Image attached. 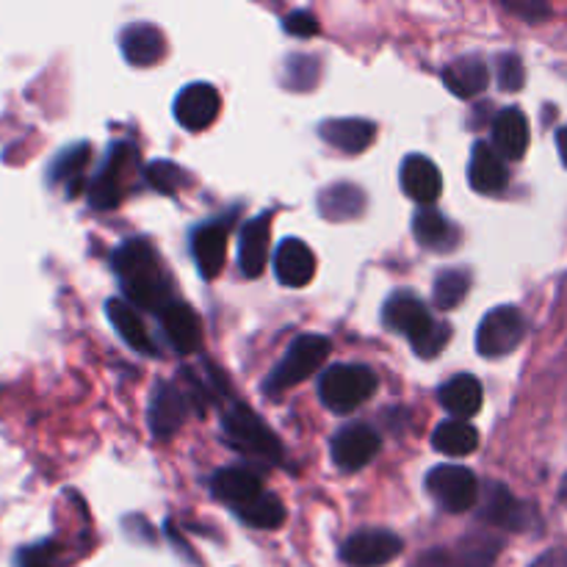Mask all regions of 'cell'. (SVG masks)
Segmentation results:
<instances>
[{
    "mask_svg": "<svg viewBox=\"0 0 567 567\" xmlns=\"http://www.w3.org/2000/svg\"><path fill=\"white\" fill-rule=\"evenodd\" d=\"M111 264H114L116 277L122 280V288H125L133 308L161 313L166 305L175 302L169 297V280H166L161 258L147 241H142V238L125 241L114 252Z\"/></svg>",
    "mask_w": 567,
    "mask_h": 567,
    "instance_id": "1",
    "label": "cell"
},
{
    "mask_svg": "<svg viewBox=\"0 0 567 567\" xmlns=\"http://www.w3.org/2000/svg\"><path fill=\"white\" fill-rule=\"evenodd\" d=\"M382 321H385L388 330L408 338L413 352L424 360L441 354L446 343L452 341V327L446 321L432 319L426 305L421 299L410 297V293H396V297L388 299L385 310H382Z\"/></svg>",
    "mask_w": 567,
    "mask_h": 567,
    "instance_id": "2",
    "label": "cell"
},
{
    "mask_svg": "<svg viewBox=\"0 0 567 567\" xmlns=\"http://www.w3.org/2000/svg\"><path fill=\"white\" fill-rule=\"evenodd\" d=\"M377 391V374L369 365H349L338 363L321 374L319 396L324 408L332 413H352L360 404L369 402Z\"/></svg>",
    "mask_w": 567,
    "mask_h": 567,
    "instance_id": "3",
    "label": "cell"
},
{
    "mask_svg": "<svg viewBox=\"0 0 567 567\" xmlns=\"http://www.w3.org/2000/svg\"><path fill=\"white\" fill-rule=\"evenodd\" d=\"M221 430H225V437L230 441V446L238 449L241 454H247V457L264 460V463H280V441H277L275 432H271L252 410L244 408V404H230V410L221 415Z\"/></svg>",
    "mask_w": 567,
    "mask_h": 567,
    "instance_id": "4",
    "label": "cell"
},
{
    "mask_svg": "<svg viewBox=\"0 0 567 567\" xmlns=\"http://www.w3.org/2000/svg\"><path fill=\"white\" fill-rule=\"evenodd\" d=\"M327 354H330V341L324 336H299L286 352V358L280 360V365L269 374L264 391L269 396H277V393L299 385L324 365Z\"/></svg>",
    "mask_w": 567,
    "mask_h": 567,
    "instance_id": "5",
    "label": "cell"
},
{
    "mask_svg": "<svg viewBox=\"0 0 567 567\" xmlns=\"http://www.w3.org/2000/svg\"><path fill=\"white\" fill-rule=\"evenodd\" d=\"M136 150L127 147V144H114L105 158L103 169L97 172L92 183H89L86 194L92 208L97 210H111L122 203V194H125L127 177H133L136 169Z\"/></svg>",
    "mask_w": 567,
    "mask_h": 567,
    "instance_id": "6",
    "label": "cell"
},
{
    "mask_svg": "<svg viewBox=\"0 0 567 567\" xmlns=\"http://www.w3.org/2000/svg\"><path fill=\"white\" fill-rule=\"evenodd\" d=\"M526 338V319L518 308H504L491 310L482 319L480 332H476V349L482 358H504V354L515 352Z\"/></svg>",
    "mask_w": 567,
    "mask_h": 567,
    "instance_id": "7",
    "label": "cell"
},
{
    "mask_svg": "<svg viewBox=\"0 0 567 567\" xmlns=\"http://www.w3.org/2000/svg\"><path fill=\"white\" fill-rule=\"evenodd\" d=\"M426 491L446 513H468L480 502V482L463 465H437L426 474Z\"/></svg>",
    "mask_w": 567,
    "mask_h": 567,
    "instance_id": "8",
    "label": "cell"
},
{
    "mask_svg": "<svg viewBox=\"0 0 567 567\" xmlns=\"http://www.w3.org/2000/svg\"><path fill=\"white\" fill-rule=\"evenodd\" d=\"M404 543L393 532L363 529L349 537L341 548V559L352 567H382L402 554Z\"/></svg>",
    "mask_w": 567,
    "mask_h": 567,
    "instance_id": "9",
    "label": "cell"
},
{
    "mask_svg": "<svg viewBox=\"0 0 567 567\" xmlns=\"http://www.w3.org/2000/svg\"><path fill=\"white\" fill-rule=\"evenodd\" d=\"M377 452H380V437L365 424H349L332 437V463L343 474L365 468L377 457Z\"/></svg>",
    "mask_w": 567,
    "mask_h": 567,
    "instance_id": "10",
    "label": "cell"
},
{
    "mask_svg": "<svg viewBox=\"0 0 567 567\" xmlns=\"http://www.w3.org/2000/svg\"><path fill=\"white\" fill-rule=\"evenodd\" d=\"M221 97L210 83H188L175 100V116L186 131H205L216 122Z\"/></svg>",
    "mask_w": 567,
    "mask_h": 567,
    "instance_id": "11",
    "label": "cell"
},
{
    "mask_svg": "<svg viewBox=\"0 0 567 567\" xmlns=\"http://www.w3.org/2000/svg\"><path fill=\"white\" fill-rule=\"evenodd\" d=\"M186 419L188 402L181 393V388H175L172 382H158L153 402H150V430H153V435L166 441V437H172L181 430Z\"/></svg>",
    "mask_w": 567,
    "mask_h": 567,
    "instance_id": "12",
    "label": "cell"
},
{
    "mask_svg": "<svg viewBox=\"0 0 567 567\" xmlns=\"http://www.w3.org/2000/svg\"><path fill=\"white\" fill-rule=\"evenodd\" d=\"M277 280L286 288H305L316 275V255L299 238H286L275 255Z\"/></svg>",
    "mask_w": 567,
    "mask_h": 567,
    "instance_id": "13",
    "label": "cell"
},
{
    "mask_svg": "<svg viewBox=\"0 0 567 567\" xmlns=\"http://www.w3.org/2000/svg\"><path fill=\"white\" fill-rule=\"evenodd\" d=\"M482 520L498 526V529L524 532L529 529V524L535 520V513H532V507L520 504L507 487L493 485L491 491H487L485 504H482Z\"/></svg>",
    "mask_w": 567,
    "mask_h": 567,
    "instance_id": "14",
    "label": "cell"
},
{
    "mask_svg": "<svg viewBox=\"0 0 567 567\" xmlns=\"http://www.w3.org/2000/svg\"><path fill=\"white\" fill-rule=\"evenodd\" d=\"M161 327H164L166 338L172 347L181 354H194L203 347V324H199L197 313L183 302H169L158 313Z\"/></svg>",
    "mask_w": 567,
    "mask_h": 567,
    "instance_id": "15",
    "label": "cell"
},
{
    "mask_svg": "<svg viewBox=\"0 0 567 567\" xmlns=\"http://www.w3.org/2000/svg\"><path fill=\"white\" fill-rule=\"evenodd\" d=\"M120 48L133 66H153L166 55V39L150 22H136L122 31Z\"/></svg>",
    "mask_w": 567,
    "mask_h": 567,
    "instance_id": "16",
    "label": "cell"
},
{
    "mask_svg": "<svg viewBox=\"0 0 567 567\" xmlns=\"http://www.w3.org/2000/svg\"><path fill=\"white\" fill-rule=\"evenodd\" d=\"M192 252L197 260L199 271H203L205 280H214L221 275L227 258V225L225 221H210L203 225L199 230H194L192 236Z\"/></svg>",
    "mask_w": 567,
    "mask_h": 567,
    "instance_id": "17",
    "label": "cell"
},
{
    "mask_svg": "<svg viewBox=\"0 0 567 567\" xmlns=\"http://www.w3.org/2000/svg\"><path fill=\"white\" fill-rule=\"evenodd\" d=\"M402 188L410 199L421 205H432L441 197V169L426 155H408L402 164Z\"/></svg>",
    "mask_w": 567,
    "mask_h": 567,
    "instance_id": "18",
    "label": "cell"
},
{
    "mask_svg": "<svg viewBox=\"0 0 567 567\" xmlns=\"http://www.w3.org/2000/svg\"><path fill=\"white\" fill-rule=\"evenodd\" d=\"M493 144L496 153L507 161H520L529 150V120L520 109L509 105L493 122Z\"/></svg>",
    "mask_w": 567,
    "mask_h": 567,
    "instance_id": "19",
    "label": "cell"
},
{
    "mask_svg": "<svg viewBox=\"0 0 567 567\" xmlns=\"http://www.w3.org/2000/svg\"><path fill=\"white\" fill-rule=\"evenodd\" d=\"M468 177H471V186H474V192H480V194H502L509 183L507 164H504L502 155H498L496 150L485 142L474 144Z\"/></svg>",
    "mask_w": 567,
    "mask_h": 567,
    "instance_id": "20",
    "label": "cell"
},
{
    "mask_svg": "<svg viewBox=\"0 0 567 567\" xmlns=\"http://www.w3.org/2000/svg\"><path fill=\"white\" fill-rule=\"evenodd\" d=\"M269 233L271 214L255 216L241 230V249H238V264H241L244 277H260L269 258Z\"/></svg>",
    "mask_w": 567,
    "mask_h": 567,
    "instance_id": "21",
    "label": "cell"
},
{
    "mask_svg": "<svg viewBox=\"0 0 567 567\" xmlns=\"http://www.w3.org/2000/svg\"><path fill=\"white\" fill-rule=\"evenodd\" d=\"M487 81H491V72L482 55H463L443 70V83L454 97H476L485 92Z\"/></svg>",
    "mask_w": 567,
    "mask_h": 567,
    "instance_id": "22",
    "label": "cell"
},
{
    "mask_svg": "<svg viewBox=\"0 0 567 567\" xmlns=\"http://www.w3.org/2000/svg\"><path fill=\"white\" fill-rule=\"evenodd\" d=\"M105 313H109L111 324H114V330L120 332L127 347L136 349L138 354H155L153 338H150L142 316H138V310L131 302H125V299H109Z\"/></svg>",
    "mask_w": 567,
    "mask_h": 567,
    "instance_id": "23",
    "label": "cell"
},
{
    "mask_svg": "<svg viewBox=\"0 0 567 567\" xmlns=\"http://www.w3.org/2000/svg\"><path fill=\"white\" fill-rule=\"evenodd\" d=\"M89 161H92V147L89 144H75V147L64 150L50 164V183L53 186H64L66 197H78L83 192V186H86Z\"/></svg>",
    "mask_w": 567,
    "mask_h": 567,
    "instance_id": "24",
    "label": "cell"
},
{
    "mask_svg": "<svg viewBox=\"0 0 567 567\" xmlns=\"http://www.w3.org/2000/svg\"><path fill=\"white\" fill-rule=\"evenodd\" d=\"M437 399H441V404L454 415V419L465 421L471 419V415L480 413L485 393H482V385L476 377L460 374L454 377V380H449L446 385L437 391Z\"/></svg>",
    "mask_w": 567,
    "mask_h": 567,
    "instance_id": "25",
    "label": "cell"
},
{
    "mask_svg": "<svg viewBox=\"0 0 567 567\" xmlns=\"http://www.w3.org/2000/svg\"><path fill=\"white\" fill-rule=\"evenodd\" d=\"M321 138L341 153H363L371 147L377 136V127L365 120H330L321 122Z\"/></svg>",
    "mask_w": 567,
    "mask_h": 567,
    "instance_id": "26",
    "label": "cell"
},
{
    "mask_svg": "<svg viewBox=\"0 0 567 567\" xmlns=\"http://www.w3.org/2000/svg\"><path fill=\"white\" fill-rule=\"evenodd\" d=\"M214 493L221 502L241 509L264 496V485H260L258 474H252L249 468H225L214 476Z\"/></svg>",
    "mask_w": 567,
    "mask_h": 567,
    "instance_id": "27",
    "label": "cell"
},
{
    "mask_svg": "<svg viewBox=\"0 0 567 567\" xmlns=\"http://www.w3.org/2000/svg\"><path fill=\"white\" fill-rule=\"evenodd\" d=\"M413 233L415 238H419L421 247L430 249V252H452V249L457 247L460 238L457 227H454L446 216L437 214V210L432 208H424L415 214Z\"/></svg>",
    "mask_w": 567,
    "mask_h": 567,
    "instance_id": "28",
    "label": "cell"
},
{
    "mask_svg": "<svg viewBox=\"0 0 567 567\" xmlns=\"http://www.w3.org/2000/svg\"><path fill=\"white\" fill-rule=\"evenodd\" d=\"M365 210V194L352 183H336L319 194V214L330 221L358 219Z\"/></svg>",
    "mask_w": 567,
    "mask_h": 567,
    "instance_id": "29",
    "label": "cell"
},
{
    "mask_svg": "<svg viewBox=\"0 0 567 567\" xmlns=\"http://www.w3.org/2000/svg\"><path fill=\"white\" fill-rule=\"evenodd\" d=\"M432 446L446 457H468L480 449V432L468 421H443L432 435Z\"/></svg>",
    "mask_w": 567,
    "mask_h": 567,
    "instance_id": "30",
    "label": "cell"
},
{
    "mask_svg": "<svg viewBox=\"0 0 567 567\" xmlns=\"http://www.w3.org/2000/svg\"><path fill=\"white\" fill-rule=\"evenodd\" d=\"M502 551V540L491 535H480L465 540L457 554H449V567H493Z\"/></svg>",
    "mask_w": 567,
    "mask_h": 567,
    "instance_id": "31",
    "label": "cell"
},
{
    "mask_svg": "<svg viewBox=\"0 0 567 567\" xmlns=\"http://www.w3.org/2000/svg\"><path fill=\"white\" fill-rule=\"evenodd\" d=\"M236 515L244 524L255 526V529H277V526H282V520H286V507H282V502L275 493H264V496L255 498L252 504L236 509Z\"/></svg>",
    "mask_w": 567,
    "mask_h": 567,
    "instance_id": "32",
    "label": "cell"
},
{
    "mask_svg": "<svg viewBox=\"0 0 567 567\" xmlns=\"http://www.w3.org/2000/svg\"><path fill=\"white\" fill-rule=\"evenodd\" d=\"M471 275L463 269L443 271L435 280V305L441 310H454L465 297H468Z\"/></svg>",
    "mask_w": 567,
    "mask_h": 567,
    "instance_id": "33",
    "label": "cell"
},
{
    "mask_svg": "<svg viewBox=\"0 0 567 567\" xmlns=\"http://www.w3.org/2000/svg\"><path fill=\"white\" fill-rule=\"evenodd\" d=\"M147 181L155 192L177 194L192 183V177H188L186 169L172 164V161H153V164L147 166Z\"/></svg>",
    "mask_w": 567,
    "mask_h": 567,
    "instance_id": "34",
    "label": "cell"
},
{
    "mask_svg": "<svg viewBox=\"0 0 567 567\" xmlns=\"http://www.w3.org/2000/svg\"><path fill=\"white\" fill-rule=\"evenodd\" d=\"M286 81L288 86L297 92H308L319 83V59H308V55H291L286 61Z\"/></svg>",
    "mask_w": 567,
    "mask_h": 567,
    "instance_id": "35",
    "label": "cell"
},
{
    "mask_svg": "<svg viewBox=\"0 0 567 567\" xmlns=\"http://www.w3.org/2000/svg\"><path fill=\"white\" fill-rule=\"evenodd\" d=\"M14 567H61L59 546L53 540L37 543V546H25L17 551Z\"/></svg>",
    "mask_w": 567,
    "mask_h": 567,
    "instance_id": "36",
    "label": "cell"
},
{
    "mask_svg": "<svg viewBox=\"0 0 567 567\" xmlns=\"http://www.w3.org/2000/svg\"><path fill=\"white\" fill-rule=\"evenodd\" d=\"M524 83H526V70L520 55L515 53L498 55V86H502L504 92H520Z\"/></svg>",
    "mask_w": 567,
    "mask_h": 567,
    "instance_id": "37",
    "label": "cell"
},
{
    "mask_svg": "<svg viewBox=\"0 0 567 567\" xmlns=\"http://www.w3.org/2000/svg\"><path fill=\"white\" fill-rule=\"evenodd\" d=\"M282 28H286L291 37L308 39L319 33V20H316L313 11H291V14L282 20Z\"/></svg>",
    "mask_w": 567,
    "mask_h": 567,
    "instance_id": "38",
    "label": "cell"
},
{
    "mask_svg": "<svg viewBox=\"0 0 567 567\" xmlns=\"http://www.w3.org/2000/svg\"><path fill=\"white\" fill-rule=\"evenodd\" d=\"M504 9L513 11V14L524 17L526 22H540L551 14V6L543 3V0H507Z\"/></svg>",
    "mask_w": 567,
    "mask_h": 567,
    "instance_id": "39",
    "label": "cell"
},
{
    "mask_svg": "<svg viewBox=\"0 0 567 567\" xmlns=\"http://www.w3.org/2000/svg\"><path fill=\"white\" fill-rule=\"evenodd\" d=\"M532 567H567V551H565V548H554V551H546Z\"/></svg>",
    "mask_w": 567,
    "mask_h": 567,
    "instance_id": "40",
    "label": "cell"
},
{
    "mask_svg": "<svg viewBox=\"0 0 567 567\" xmlns=\"http://www.w3.org/2000/svg\"><path fill=\"white\" fill-rule=\"evenodd\" d=\"M413 567H449V551H426Z\"/></svg>",
    "mask_w": 567,
    "mask_h": 567,
    "instance_id": "41",
    "label": "cell"
},
{
    "mask_svg": "<svg viewBox=\"0 0 567 567\" xmlns=\"http://www.w3.org/2000/svg\"><path fill=\"white\" fill-rule=\"evenodd\" d=\"M557 147L559 155H563V164L567 166V127H559L557 131Z\"/></svg>",
    "mask_w": 567,
    "mask_h": 567,
    "instance_id": "42",
    "label": "cell"
},
{
    "mask_svg": "<svg viewBox=\"0 0 567 567\" xmlns=\"http://www.w3.org/2000/svg\"><path fill=\"white\" fill-rule=\"evenodd\" d=\"M559 498L567 504V476L563 480V487H559Z\"/></svg>",
    "mask_w": 567,
    "mask_h": 567,
    "instance_id": "43",
    "label": "cell"
}]
</instances>
